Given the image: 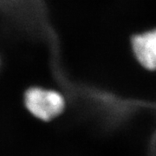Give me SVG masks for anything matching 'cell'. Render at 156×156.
<instances>
[{
	"instance_id": "6da1fadb",
	"label": "cell",
	"mask_w": 156,
	"mask_h": 156,
	"mask_svg": "<svg viewBox=\"0 0 156 156\" xmlns=\"http://www.w3.org/2000/svg\"><path fill=\"white\" fill-rule=\"evenodd\" d=\"M24 103L34 116L46 122L56 118L64 108L63 98L57 91L38 87L25 92Z\"/></svg>"
},
{
	"instance_id": "7a4b0ae2",
	"label": "cell",
	"mask_w": 156,
	"mask_h": 156,
	"mask_svg": "<svg viewBox=\"0 0 156 156\" xmlns=\"http://www.w3.org/2000/svg\"><path fill=\"white\" fill-rule=\"evenodd\" d=\"M131 49L141 68L148 71H156V29L133 36Z\"/></svg>"
}]
</instances>
